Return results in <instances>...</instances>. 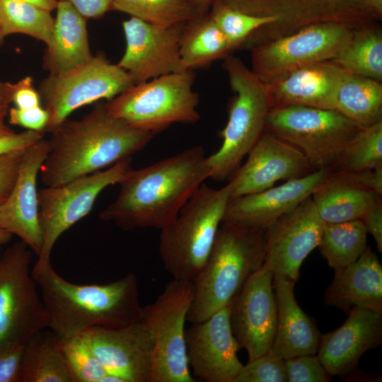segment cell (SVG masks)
Returning a JSON list of instances; mask_svg holds the SVG:
<instances>
[{"instance_id": "cell-34", "label": "cell", "mask_w": 382, "mask_h": 382, "mask_svg": "<svg viewBox=\"0 0 382 382\" xmlns=\"http://www.w3.org/2000/svg\"><path fill=\"white\" fill-rule=\"evenodd\" d=\"M54 19L50 12L23 0H0L2 35L24 34L47 45L52 37Z\"/></svg>"}, {"instance_id": "cell-51", "label": "cell", "mask_w": 382, "mask_h": 382, "mask_svg": "<svg viewBox=\"0 0 382 382\" xmlns=\"http://www.w3.org/2000/svg\"><path fill=\"white\" fill-rule=\"evenodd\" d=\"M29 4H31L37 7L47 11H52L57 8L58 0H23Z\"/></svg>"}, {"instance_id": "cell-38", "label": "cell", "mask_w": 382, "mask_h": 382, "mask_svg": "<svg viewBox=\"0 0 382 382\" xmlns=\"http://www.w3.org/2000/svg\"><path fill=\"white\" fill-rule=\"evenodd\" d=\"M58 340L75 382H102L108 373L79 335Z\"/></svg>"}, {"instance_id": "cell-42", "label": "cell", "mask_w": 382, "mask_h": 382, "mask_svg": "<svg viewBox=\"0 0 382 382\" xmlns=\"http://www.w3.org/2000/svg\"><path fill=\"white\" fill-rule=\"evenodd\" d=\"M25 345L11 343L0 347V382H20Z\"/></svg>"}, {"instance_id": "cell-24", "label": "cell", "mask_w": 382, "mask_h": 382, "mask_svg": "<svg viewBox=\"0 0 382 382\" xmlns=\"http://www.w3.org/2000/svg\"><path fill=\"white\" fill-rule=\"evenodd\" d=\"M345 71L332 60L325 61L265 83L271 108L302 105L334 110L335 91Z\"/></svg>"}, {"instance_id": "cell-46", "label": "cell", "mask_w": 382, "mask_h": 382, "mask_svg": "<svg viewBox=\"0 0 382 382\" xmlns=\"http://www.w3.org/2000/svg\"><path fill=\"white\" fill-rule=\"evenodd\" d=\"M368 233L374 238L378 250L382 252V203L381 196L375 194L369 206L360 219Z\"/></svg>"}, {"instance_id": "cell-53", "label": "cell", "mask_w": 382, "mask_h": 382, "mask_svg": "<svg viewBox=\"0 0 382 382\" xmlns=\"http://www.w3.org/2000/svg\"><path fill=\"white\" fill-rule=\"evenodd\" d=\"M195 7L199 16L209 13L212 0H190Z\"/></svg>"}, {"instance_id": "cell-25", "label": "cell", "mask_w": 382, "mask_h": 382, "mask_svg": "<svg viewBox=\"0 0 382 382\" xmlns=\"http://www.w3.org/2000/svg\"><path fill=\"white\" fill-rule=\"evenodd\" d=\"M324 301L347 313L358 307L382 314V267L370 247L355 262L335 272Z\"/></svg>"}, {"instance_id": "cell-23", "label": "cell", "mask_w": 382, "mask_h": 382, "mask_svg": "<svg viewBox=\"0 0 382 382\" xmlns=\"http://www.w3.org/2000/svg\"><path fill=\"white\" fill-rule=\"evenodd\" d=\"M332 332L320 335L317 357L330 376L353 371L369 349L382 342V314L358 307Z\"/></svg>"}, {"instance_id": "cell-5", "label": "cell", "mask_w": 382, "mask_h": 382, "mask_svg": "<svg viewBox=\"0 0 382 382\" xmlns=\"http://www.w3.org/2000/svg\"><path fill=\"white\" fill-rule=\"evenodd\" d=\"M231 199L230 187L202 183L175 218L161 229L159 254L174 279L192 282L214 245Z\"/></svg>"}, {"instance_id": "cell-4", "label": "cell", "mask_w": 382, "mask_h": 382, "mask_svg": "<svg viewBox=\"0 0 382 382\" xmlns=\"http://www.w3.org/2000/svg\"><path fill=\"white\" fill-rule=\"evenodd\" d=\"M265 255L264 230L222 221L211 252L192 281L187 320L201 322L229 305L262 266Z\"/></svg>"}, {"instance_id": "cell-3", "label": "cell", "mask_w": 382, "mask_h": 382, "mask_svg": "<svg viewBox=\"0 0 382 382\" xmlns=\"http://www.w3.org/2000/svg\"><path fill=\"white\" fill-rule=\"evenodd\" d=\"M45 309L47 328L58 340L95 328H119L140 320L137 278L128 273L105 284H78L61 277L52 263L32 267Z\"/></svg>"}, {"instance_id": "cell-17", "label": "cell", "mask_w": 382, "mask_h": 382, "mask_svg": "<svg viewBox=\"0 0 382 382\" xmlns=\"http://www.w3.org/2000/svg\"><path fill=\"white\" fill-rule=\"evenodd\" d=\"M323 225L308 197L264 230L263 265L274 275L284 276L296 282L303 260L319 245Z\"/></svg>"}, {"instance_id": "cell-10", "label": "cell", "mask_w": 382, "mask_h": 382, "mask_svg": "<svg viewBox=\"0 0 382 382\" xmlns=\"http://www.w3.org/2000/svg\"><path fill=\"white\" fill-rule=\"evenodd\" d=\"M194 293L192 282L173 279L151 304L142 306L140 320L154 340L150 382H194L189 368L185 322Z\"/></svg>"}, {"instance_id": "cell-21", "label": "cell", "mask_w": 382, "mask_h": 382, "mask_svg": "<svg viewBox=\"0 0 382 382\" xmlns=\"http://www.w3.org/2000/svg\"><path fill=\"white\" fill-rule=\"evenodd\" d=\"M48 150L45 137L25 150L14 185L0 208V230L18 236L36 256L42 245L37 182Z\"/></svg>"}, {"instance_id": "cell-44", "label": "cell", "mask_w": 382, "mask_h": 382, "mask_svg": "<svg viewBox=\"0 0 382 382\" xmlns=\"http://www.w3.org/2000/svg\"><path fill=\"white\" fill-rule=\"evenodd\" d=\"M40 96L35 88L33 78L25 76L12 83L11 102L19 109H30L40 106Z\"/></svg>"}, {"instance_id": "cell-14", "label": "cell", "mask_w": 382, "mask_h": 382, "mask_svg": "<svg viewBox=\"0 0 382 382\" xmlns=\"http://www.w3.org/2000/svg\"><path fill=\"white\" fill-rule=\"evenodd\" d=\"M354 30L337 23H320L265 43L251 50V71L269 84L301 67L335 58Z\"/></svg>"}, {"instance_id": "cell-36", "label": "cell", "mask_w": 382, "mask_h": 382, "mask_svg": "<svg viewBox=\"0 0 382 382\" xmlns=\"http://www.w3.org/2000/svg\"><path fill=\"white\" fill-rule=\"evenodd\" d=\"M382 166V121L361 129L345 146L331 171L359 172Z\"/></svg>"}, {"instance_id": "cell-47", "label": "cell", "mask_w": 382, "mask_h": 382, "mask_svg": "<svg viewBox=\"0 0 382 382\" xmlns=\"http://www.w3.org/2000/svg\"><path fill=\"white\" fill-rule=\"evenodd\" d=\"M342 172L353 183L381 196L382 166L373 169L359 172Z\"/></svg>"}, {"instance_id": "cell-22", "label": "cell", "mask_w": 382, "mask_h": 382, "mask_svg": "<svg viewBox=\"0 0 382 382\" xmlns=\"http://www.w3.org/2000/svg\"><path fill=\"white\" fill-rule=\"evenodd\" d=\"M330 172V168L318 169L280 185L231 199L223 221L265 230L311 197Z\"/></svg>"}, {"instance_id": "cell-41", "label": "cell", "mask_w": 382, "mask_h": 382, "mask_svg": "<svg viewBox=\"0 0 382 382\" xmlns=\"http://www.w3.org/2000/svg\"><path fill=\"white\" fill-rule=\"evenodd\" d=\"M25 149L0 157V208L8 198L14 185ZM11 236L0 230V244L6 242Z\"/></svg>"}, {"instance_id": "cell-33", "label": "cell", "mask_w": 382, "mask_h": 382, "mask_svg": "<svg viewBox=\"0 0 382 382\" xmlns=\"http://www.w3.org/2000/svg\"><path fill=\"white\" fill-rule=\"evenodd\" d=\"M367 234L361 220L324 223L318 247L328 265L337 272L355 262L366 250Z\"/></svg>"}, {"instance_id": "cell-30", "label": "cell", "mask_w": 382, "mask_h": 382, "mask_svg": "<svg viewBox=\"0 0 382 382\" xmlns=\"http://www.w3.org/2000/svg\"><path fill=\"white\" fill-rule=\"evenodd\" d=\"M334 110L362 128L382 121V82L345 71L335 91Z\"/></svg>"}, {"instance_id": "cell-35", "label": "cell", "mask_w": 382, "mask_h": 382, "mask_svg": "<svg viewBox=\"0 0 382 382\" xmlns=\"http://www.w3.org/2000/svg\"><path fill=\"white\" fill-rule=\"evenodd\" d=\"M112 9L162 26L185 23L199 16L190 0H112Z\"/></svg>"}, {"instance_id": "cell-31", "label": "cell", "mask_w": 382, "mask_h": 382, "mask_svg": "<svg viewBox=\"0 0 382 382\" xmlns=\"http://www.w3.org/2000/svg\"><path fill=\"white\" fill-rule=\"evenodd\" d=\"M234 50L209 13L186 22L180 40L185 70L193 71L224 59Z\"/></svg>"}, {"instance_id": "cell-29", "label": "cell", "mask_w": 382, "mask_h": 382, "mask_svg": "<svg viewBox=\"0 0 382 382\" xmlns=\"http://www.w3.org/2000/svg\"><path fill=\"white\" fill-rule=\"evenodd\" d=\"M20 382H75L59 340L50 330H40L27 341Z\"/></svg>"}, {"instance_id": "cell-26", "label": "cell", "mask_w": 382, "mask_h": 382, "mask_svg": "<svg viewBox=\"0 0 382 382\" xmlns=\"http://www.w3.org/2000/svg\"><path fill=\"white\" fill-rule=\"evenodd\" d=\"M295 282L282 275H274L277 322L271 351L286 359L299 355L316 354L320 334L311 319L303 312L294 296Z\"/></svg>"}, {"instance_id": "cell-28", "label": "cell", "mask_w": 382, "mask_h": 382, "mask_svg": "<svg viewBox=\"0 0 382 382\" xmlns=\"http://www.w3.org/2000/svg\"><path fill=\"white\" fill-rule=\"evenodd\" d=\"M375 194L331 171L311 197L324 223H341L360 220Z\"/></svg>"}, {"instance_id": "cell-2", "label": "cell", "mask_w": 382, "mask_h": 382, "mask_svg": "<svg viewBox=\"0 0 382 382\" xmlns=\"http://www.w3.org/2000/svg\"><path fill=\"white\" fill-rule=\"evenodd\" d=\"M40 170L45 187L59 185L103 170L143 149L154 135L112 115L104 103L79 120L53 129Z\"/></svg>"}, {"instance_id": "cell-32", "label": "cell", "mask_w": 382, "mask_h": 382, "mask_svg": "<svg viewBox=\"0 0 382 382\" xmlns=\"http://www.w3.org/2000/svg\"><path fill=\"white\" fill-rule=\"evenodd\" d=\"M345 71L382 82V30L378 23L354 30L332 60Z\"/></svg>"}, {"instance_id": "cell-15", "label": "cell", "mask_w": 382, "mask_h": 382, "mask_svg": "<svg viewBox=\"0 0 382 382\" xmlns=\"http://www.w3.org/2000/svg\"><path fill=\"white\" fill-rule=\"evenodd\" d=\"M273 272L266 266L257 270L230 304L232 332L248 361L270 351L275 337L277 311Z\"/></svg>"}, {"instance_id": "cell-52", "label": "cell", "mask_w": 382, "mask_h": 382, "mask_svg": "<svg viewBox=\"0 0 382 382\" xmlns=\"http://www.w3.org/2000/svg\"><path fill=\"white\" fill-rule=\"evenodd\" d=\"M12 83L0 81V102L9 104L11 102Z\"/></svg>"}, {"instance_id": "cell-7", "label": "cell", "mask_w": 382, "mask_h": 382, "mask_svg": "<svg viewBox=\"0 0 382 382\" xmlns=\"http://www.w3.org/2000/svg\"><path fill=\"white\" fill-rule=\"evenodd\" d=\"M195 74L185 70L135 83L105 103L108 112L153 135L176 123L197 122Z\"/></svg>"}, {"instance_id": "cell-45", "label": "cell", "mask_w": 382, "mask_h": 382, "mask_svg": "<svg viewBox=\"0 0 382 382\" xmlns=\"http://www.w3.org/2000/svg\"><path fill=\"white\" fill-rule=\"evenodd\" d=\"M43 131L28 130L0 137V157L27 149L45 137Z\"/></svg>"}, {"instance_id": "cell-19", "label": "cell", "mask_w": 382, "mask_h": 382, "mask_svg": "<svg viewBox=\"0 0 382 382\" xmlns=\"http://www.w3.org/2000/svg\"><path fill=\"white\" fill-rule=\"evenodd\" d=\"M79 335L108 374L123 382H150L154 340L143 321L119 328H91Z\"/></svg>"}, {"instance_id": "cell-18", "label": "cell", "mask_w": 382, "mask_h": 382, "mask_svg": "<svg viewBox=\"0 0 382 382\" xmlns=\"http://www.w3.org/2000/svg\"><path fill=\"white\" fill-rule=\"evenodd\" d=\"M230 304L185 330L189 368L203 381L235 382L243 366L231 328Z\"/></svg>"}, {"instance_id": "cell-48", "label": "cell", "mask_w": 382, "mask_h": 382, "mask_svg": "<svg viewBox=\"0 0 382 382\" xmlns=\"http://www.w3.org/2000/svg\"><path fill=\"white\" fill-rule=\"evenodd\" d=\"M69 3L86 18H98L112 9V0H58Z\"/></svg>"}, {"instance_id": "cell-6", "label": "cell", "mask_w": 382, "mask_h": 382, "mask_svg": "<svg viewBox=\"0 0 382 382\" xmlns=\"http://www.w3.org/2000/svg\"><path fill=\"white\" fill-rule=\"evenodd\" d=\"M223 67L235 96L228 109V121L219 132L220 148L207 156L209 178L230 179L265 130L271 106L265 84L238 57L224 59Z\"/></svg>"}, {"instance_id": "cell-8", "label": "cell", "mask_w": 382, "mask_h": 382, "mask_svg": "<svg viewBox=\"0 0 382 382\" xmlns=\"http://www.w3.org/2000/svg\"><path fill=\"white\" fill-rule=\"evenodd\" d=\"M340 112L302 105L272 108L265 130L297 149L314 169L331 168L361 129Z\"/></svg>"}, {"instance_id": "cell-50", "label": "cell", "mask_w": 382, "mask_h": 382, "mask_svg": "<svg viewBox=\"0 0 382 382\" xmlns=\"http://www.w3.org/2000/svg\"><path fill=\"white\" fill-rule=\"evenodd\" d=\"M365 6L381 21L382 18V0H363Z\"/></svg>"}, {"instance_id": "cell-1", "label": "cell", "mask_w": 382, "mask_h": 382, "mask_svg": "<svg viewBox=\"0 0 382 382\" xmlns=\"http://www.w3.org/2000/svg\"><path fill=\"white\" fill-rule=\"evenodd\" d=\"M207 178L209 169L202 146L139 169L131 168L118 184L117 198L99 217L125 231L161 230Z\"/></svg>"}, {"instance_id": "cell-43", "label": "cell", "mask_w": 382, "mask_h": 382, "mask_svg": "<svg viewBox=\"0 0 382 382\" xmlns=\"http://www.w3.org/2000/svg\"><path fill=\"white\" fill-rule=\"evenodd\" d=\"M8 115L10 124L21 126L28 130L45 132L49 120V114L42 105L30 109L11 108Z\"/></svg>"}, {"instance_id": "cell-9", "label": "cell", "mask_w": 382, "mask_h": 382, "mask_svg": "<svg viewBox=\"0 0 382 382\" xmlns=\"http://www.w3.org/2000/svg\"><path fill=\"white\" fill-rule=\"evenodd\" d=\"M222 1L251 16L276 18L274 23L259 28L248 37L243 46L250 49L316 23H337L358 30L378 21L363 0Z\"/></svg>"}, {"instance_id": "cell-13", "label": "cell", "mask_w": 382, "mask_h": 382, "mask_svg": "<svg viewBox=\"0 0 382 382\" xmlns=\"http://www.w3.org/2000/svg\"><path fill=\"white\" fill-rule=\"evenodd\" d=\"M33 253L21 241L0 257V347L26 344L34 334L47 328L44 304L31 272Z\"/></svg>"}, {"instance_id": "cell-27", "label": "cell", "mask_w": 382, "mask_h": 382, "mask_svg": "<svg viewBox=\"0 0 382 382\" xmlns=\"http://www.w3.org/2000/svg\"><path fill=\"white\" fill-rule=\"evenodd\" d=\"M52 37L46 45L42 66L49 74L66 72L93 56L90 50L86 18L69 3L58 1Z\"/></svg>"}, {"instance_id": "cell-54", "label": "cell", "mask_w": 382, "mask_h": 382, "mask_svg": "<svg viewBox=\"0 0 382 382\" xmlns=\"http://www.w3.org/2000/svg\"><path fill=\"white\" fill-rule=\"evenodd\" d=\"M4 37L2 35L1 27H0V46H1V45L4 43Z\"/></svg>"}, {"instance_id": "cell-40", "label": "cell", "mask_w": 382, "mask_h": 382, "mask_svg": "<svg viewBox=\"0 0 382 382\" xmlns=\"http://www.w3.org/2000/svg\"><path fill=\"white\" fill-rule=\"evenodd\" d=\"M287 382H328V373L316 354L299 355L284 359Z\"/></svg>"}, {"instance_id": "cell-12", "label": "cell", "mask_w": 382, "mask_h": 382, "mask_svg": "<svg viewBox=\"0 0 382 382\" xmlns=\"http://www.w3.org/2000/svg\"><path fill=\"white\" fill-rule=\"evenodd\" d=\"M131 168L129 158L103 170L38 191L42 245L34 267H43L51 263L52 250L60 236L88 215L99 195L107 187L119 184Z\"/></svg>"}, {"instance_id": "cell-37", "label": "cell", "mask_w": 382, "mask_h": 382, "mask_svg": "<svg viewBox=\"0 0 382 382\" xmlns=\"http://www.w3.org/2000/svg\"><path fill=\"white\" fill-rule=\"evenodd\" d=\"M209 15L233 50L242 47L255 31L276 21L274 17H259L245 13L229 6L222 0H212Z\"/></svg>"}, {"instance_id": "cell-49", "label": "cell", "mask_w": 382, "mask_h": 382, "mask_svg": "<svg viewBox=\"0 0 382 382\" xmlns=\"http://www.w3.org/2000/svg\"><path fill=\"white\" fill-rule=\"evenodd\" d=\"M8 105L0 102V137L13 134V132L5 122V118L8 112Z\"/></svg>"}, {"instance_id": "cell-20", "label": "cell", "mask_w": 382, "mask_h": 382, "mask_svg": "<svg viewBox=\"0 0 382 382\" xmlns=\"http://www.w3.org/2000/svg\"><path fill=\"white\" fill-rule=\"evenodd\" d=\"M228 184L231 199L270 188L316 170L295 147L265 130Z\"/></svg>"}, {"instance_id": "cell-11", "label": "cell", "mask_w": 382, "mask_h": 382, "mask_svg": "<svg viewBox=\"0 0 382 382\" xmlns=\"http://www.w3.org/2000/svg\"><path fill=\"white\" fill-rule=\"evenodd\" d=\"M134 84L126 71L102 54L66 72L49 74L38 88L49 114L45 132H51L76 110L102 99L110 100Z\"/></svg>"}, {"instance_id": "cell-16", "label": "cell", "mask_w": 382, "mask_h": 382, "mask_svg": "<svg viewBox=\"0 0 382 382\" xmlns=\"http://www.w3.org/2000/svg\"><path fill=\"white\" fill-rule=\"evenodd\" d=\"M185 23L162 26L131 16L122 23L126 47L117 64L135 83L185 71L180 54Z\"/></svg>"}, {"instance_id": "cell-39", "label": "cell", "mask_w": 382, "mask_h": 382, "mask_svg": "<svg viewBox=\"0 0 382 382\" xmlns=\"http://www.w3.org/2000/svg\"><path fill=\"white\" fill-rule=\"evenodd\" d=\"M235 382H287L284 359L270 350L243 365Z\"/></svg>"}]
</instances>
